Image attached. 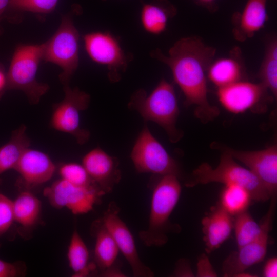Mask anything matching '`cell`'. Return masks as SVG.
I'll return each instance as SVG.
<instances>
[{
	"instance_id": "obj_19",
	"label": "cell",
	"mask_w": 277,
	"mask_h": 277,
	"mask_svg": "<svg viewBox=\"0 0 277 277\" xmlns=\"http://www.w3.org/2000/svg\"><path fill=\"white\" fill-rule=\"evenodd\" d=\"M238 47L230 51L229 56L213 60L209 65L207 77L217 88L242 80L244 65Z\"/></svg>"
},
{
	"instance_id": "obj_11",
	"label": "cell",
	"mask_w": 277,
	"mask_h": 277,
	"mask_svg": "<svg viewBox=\"0 0 277 277\" xmlns=\"http://www.w3.org/2000/svg\"><path fill=\"white\" fill-rule=\"evenodd\" d=\"M86 51L94 62L107 66L109 80L118 82L130 61L117 39L107 32H93L84 37Z\"/></svg>"
},
{
	"instance_id": "obj_2",
	"label": "cell",
	"mask_w": 277,
	"mask_h": 277,
	"mask_svg": "<svg viewBox=\"0 0 277 277\" xmlns=\"http://www.w3.org/2000/svg\"><path fill=\"white\" fill-rule=\"evenodd\" d=\"M155 175L148 226L138 236L145 245L160 247L167 242L169 233L180 230L171 223L169 217L179 200L182 187L179 177L175 175Z\"/></svg>"
},
{
	"instance_id": "obj_12",
	"label": "cell",
	"mask_w": 277,
	"mask_h": 277,
	"mask_svg": "<svg viewBox=\"0 0 277 277\" xmlns=\"http://www.w3.org/2000/svg\"><path fill=\"white\" fill-rule=\"evenodd\" d=\"M120 209L114 202L109 203L101 220L115 241L135 277H152L154 273L141 260L133 235L119 216Z\"/></svg>"
},
{
	"instance_id": "obj_39",
	"label": "cell",
	"mask_w": 277,
	"mask_h": 277,
	"mask_svg": "<svg viewBox=\"0 0 277 277\" xmlns=\"http://www.w3.org/2000/svg\"><path fill=\"white\" fill-rule=\"evenodd\" d=\"M0 182H1V180H0Z\"/></svg>"
},
{
	"instance_id": "obj_26",
	"label": "cell",
	"mask_w": 277,
	"mask_h": 277,
	"mask_svg": "<svg viewBox=\"0 0 277 277\" xmlns=\"http://www.w3.org/2000/svg\"><path fill=\"white\" fill-rule=\"evenodd\" d=\"M252 200L251 194L245 188L236 184H228L222 190L218 204L234 217L247 210Z\"/></svg>"
},
{
	"instance_id": "obj_16",
	"label": "cell",
	"mask_w": 277,
	"mask_h": 277,
	"mask_svg": "<svg viewBox=\"0 0 277 277\" xmlns=\"http://www.w3.org/2000/svg\"><path fill=\"white\" fill-rule=\"evenodd\" d=\"M26 187L47 182L53 176L56 167L50 157L40 150L27 148L14 169Z\"/></svg>"
},
{
	"instance_id": "obj_14",
	"label": "cell",
	"mask_w": 277,
	"mask_h": 277,
	"mask_svg": "<svg viewBox=\"0 0 277 277\" xmlns=\"http://www.w3.org/2000/svg\"><path fill=\"white\" fill-rule=\"evenodd\" d=\"M267 91L261 83L241 80L217 88L216 94L225 109L238 114L254 108L264 98Z\"/></svg>"
},
{
	"instance_id": "obj_29",
	"label": "cell",
	"mask_w": 277,
	"mask_h": 277,
	"mask_svg": "<svg viewBox=\"0 0 277 277\" xmlns=\"http://www.w3.org/2000/svg\"><path fill=\"white\" fill-rule=\"evenodd\" d=\"M58 0H10L8 9L18 11H28L48 14L55 8Z\"/></svg>"
},
{
	"instance_id": "obj_36",
	"label": "cell",
	"mask_w": 277,
	"mask_h": 277,
	"mask_svg": "<svg viewBox=\"0 0 277 277\" xmlns=\"http://www.w3.org/2000/svg\"><path fill=\"white\" fill-rule=\"evenodd\" d=\"M196 4L206 8L208 11L214 12L217 10V0H193Z\"/></svg>"
},
{
	"instance_id": "obj_32",
	"label": "cell",
	"mask_w": 277,
	"mask_h": 277,
	"mask_svg": "<svg viewBox=\"0 0 277 277\" xmlns=\"http://www.w3.org/2000/svg\"><path fill=\"white\" fill-rule=\"evenodd\" d=\"M197 276L200 277H215L217 274L212 267L208 256L201 254L197 259Z\"/></svg>"
},
{
	"instance_id": "obj_3",
	"label": "cell",
	"mask_w": 277,
	"mask_h": 277,
	"mask_svg": "<svg viewBox=\"0 0 277 277\" xmlns=\"http://www.w3.org/2000/svg\"><path fill=\"white\" fill-rule=\"evenodd\" d=\"M128 107L137 111L145 121H152L162 127L172 143L179 141L182 132L176 126L180 110L173 86L164 79L160 81L147 95L142 89L131 96Z\"/></svg>"
},
{
	"instance_id": "obj_27",
	"label": "cell",
	"mask_w": 277,
	"mask_h": 277,
	"mask_svg": "<svg viewBox=\"0 0 277 277\" xmlns=\"http://www.w3.org/2000/svg\"><path fill=\"white\" fill-rule=\"evenodd\" d=\"M234 217L233 229L238 248L252 242L261 233V224L256 223L247 210Z\"/></svg>"
},
{
	"instance_id": "obj_30",
	"label": "cell",
	"mask_w": 277,
	"mask_h": 277,
	"mask_svg": "<svg viewBox=\"0 0 277 277\" xmlns=\"http://www.w3.org/2000/svg\"><path fill=\"white\" fill-rule=\"evenodd\" d=\"M14 221L13 201L0 193V238L9 230Z\"/></svg>"
},
{
	"instance_id": "obj_38",
	"label": "cell",
	"mask_w": 277,
	"mask_h": 277,
	"mask_svg": "<svg viewBox=\"0 0 277 277\" xmlns=\"http://www.w3.org/2000/svg\"><path fill=\"white\" fill-rule=\"evenodd\" d=\"M10 0H0V17L8 9Z\"/></svg>"
},
{
	"instance_id": "obj_10",
	"label": "cell",
	"mask_w": 277,
	"mask_h": 277,
	"mask_svg": "<svg viewBox=\"0 0 277 277\" xmlns=\"http://www.w3.org/2000/svg\"><path fill=\"white\" fill-rule=\"evenodd\" d=\"M276 198L274 196L270 199L268 210L261 223L262 230L260 235L252 242L232 252L223 261L222 271L224 276H235L264 260L267 251L269 232L272 226Z\"/></svg>"
},
{
	"instance_id": "obj_9",
	"label": "cell",
	"mask_w": 277,
	"mask_h": 277,
	"mask_svg": "<svg viewBox=\"0 0 277 277\" xmlns=\"http://www.w3.org/2000/svg\"><path fill=\"white\" fill-rule=\"evenodd\" d=\"M43 195L53 207H65L74 214H82L91 211L105 194L97 186H78L61 179L45 188Z\"/></svg>"
},
{
	"instance_id": "obj_33",
	"label": "cell",
	"mask_w": 277,
	"mask_h": 277,
	"mask_svg": "<svg viewBox=\"0 0 277 277\" xmlns=\"http://www.w3.org/2000/svg\"><path fill=\"white\" fill-rule=\"evenodd\" d=\"M174 276H194L192 271L190 264L189 261L186 259H179L175 264V269L173 272Z\"/></svg>"
},
{
	"instance_id": "obj_31",
	"label": "cell",
	"mask_w": 277,
	"mask_h": 277,
	"mask_svg": "<svg viewBox=\"0 0 277 277\" xmlns=\"http://www.w3.org/2000/svg\"><path fill=\"white\" fill-rule=\"evenodd\" d=\"M26 267L23 263H10L0 259V277H16L25 274Z\"/></svg>"
},
{
	"instance_id": "obj_21",
	"label": "cell",
	"mask_w": 277,
	"mask_h": 277,
	"mask_svg": "<svg viewBox=\"0 0 277 277\" xmlns=\"http://www.w3.org/2000/svg\"><path fill=\"white\" fill-rule=\"evenodd\" d=\"M93 230L95 236L94 263L101 272L116 263L120 250L101 218L93 223Z\"/></svg>"
},
{
	"instance_id": "obj_20",
	"label": "cell",
	"mask_w": 277,
	"mask_h": 277,
	"mask_svg": "<svg viewBox=\"0 0 277 277\" xmlns=\"http://www.w3.org/2000/svg\"><path fill=\"white\" fill-rule=\"evenodd\" d=\"M176 14V8L167 0H155L143 5L141 21L145 31L159 35L166 30L168 21Z\"/></svg>"
},
{
	"instance_id": "obj_37",
	"label": "cell",
	"mask_w": 277,
	"mask_h": 277,
	"mask_svg": "<svg viewBox=\"0 0 277 277\" xmlns=\"http://www.w3.org/2000/svg\"><path fill=\"white\" fill-rule=\"evenodd\" d=\"M7 90V73L0 65V97Z\"/></svg>"
},
{
	"instance_id": "obj_22",
	"label": "cell",
	"mask_w": 277,
	"mask_h": 277,
	"mask_svg": "<svg viewBox=\"0 0 277 277\" xmlns=\"http://www.w3.org/2000/svg\"><path fill=\"white\" fill-rule=\"evenodd\" d=\"M14 220L24 229H31L39 221L42 211L40 200L28 191L21 192L13 201Z\"/></svg>"
},
{
	"instance_id": "obj_25",
	"label": "cell",
	"mask_w": 277,
	"mask_h": 277,
	"mask_svg": "<svg viewBox=\"0 0 277 277\" xmlns=\"http://www.w3.org/2000/svg\"><path fill=\"white\" fill-rule=\"evenodd\" d=\"M261 82L276 98L277 96V38L272 35L266 42L265 54L259 71Z\"/></svg>"
},
{
	"instance_id": "obj_18",
	"label": "cell",
	"mask_w": 277,
	"mask_h": 277,
	"mask_svg": "<svg viewBox=\"0 0 277 277\" xmlns=\"http://www.w3.org/2000/svg\"><path fill=\"white\" fill-rule=\"evenodd\" d=\"M234 217L219 204L201 221L205 250L209 254L219 248L231 235Z\"/></svg>"
},
{
	"instance_id": "obj_17",
	"label": "cell",
	"mask_w": 277,
	"mask_h": 277,
	"mask_svg": "<svg viewBox=\"0 0 277 277\" xmlns=\"http://www.w3.org/2000/svg\"><path fill=\"white\" fill-rule=\"evenodd\" d=\"M267 0H247L241 12L232 16V33L238 41L244 42L253 37L268 19Z\"/></svg>"
},
{
	"instance_id": "obj_1",
	"label": "cell",
	"mask_w": 277,
	"mask_h": 277,
	"mask_svg": "<svg viewBox=\"0 0 277 277\" xmlns=\"http://www.w3.org/2000/svg\"><path fill=\"white\" fill-rule=\"evenodd\" d=\"M216 52L215 48L193 36L177 41L167 56L159 49L151 53L152 57L169 67L184 95L185 105L195 106V115L204 122L213 120L220 113L219 109L209 103L207 96V72Z\"/></svg>"
},
{
	"instance_id": "obj_7",
	"label": "cell",
	"mask_w": 277,
	"mask_h": 277,
	"mask_svg": "<svg viewBox=\"0 0 277 277\" xmlns=\"http://www.w3.org/2000/svg\"><path fill=\"white\" fill-rule=\"evenodd\" d=\"M130 157L138 173L156 175L173 174L180 177L181 172L177 163L146 125L135 142Z\"/></svg>"
},
{
	"instance_id": "obj_35",
	"label": "cell",
	"mask_w": 277,
	"mask_h": 277,
	"mask_svg": "<svg viewBox=\"0 0 277 277\" xmlns=\"http://www.w3.org/2000/svg\"><path fill=\"white\" fill-rule=\"evenodd\" d=\"M104 277H125L126 274L121 270L117 263L111 267L100 273Z\"/></svg>"
},
{
	"instance_id": "obj_5",
	"label": "cell",
	"mask_w": 277,
	"mask_h": 277,
	"mask_svg": "<svg viewBox=\"0 0 277 277\" xmlns=\"http://www.w3.org/2000/svg\"><path fill=\"white\" fill-rule=\"evenodd\" d=\"M43 50L44 43L19 45L15 49L7 73V90L23 91L31 104L38 103L49 89L48 84L36 79Z\"/></svg>"
},
{
	"instance_id": "obj_23",
	"label": "cell",
	"mask_w": 277,
	"mask_h": 277,
	"mask_svg": "<svg viewBox=\"0 0 277 277\" xmlns=\"http://www.w3.org/2000/svg\"><path fill=\"white\" fill-rule=\"evenodd\" d=\"M30 144L26 127L22 125L13 132L10 140L0 147V174L14 169Z\"/></svg>"
},
{
	"instance_id": "obj_24",
	"label": "cell",
	"mask_w": 277,
	"mask_h": 277,
	"mask_svg": "<svg viewBox=\"0 0 277 277\" xmlns=\"http://www.w3.org/2000/svg\"><path fill=\"white\" fill-rule=\"evenodd\" d=\"M67 258L69 266L73 272V276H87L96 268L94 263L89 262L88 249L76 230H74L71 237Z\"/></svg>"
},
{
	"instance_id": "obj_13",
	"label": "cell",
	"mask_w": 277,
	"mask_h": 277,
	"mask_svg": "<svg viewBox=\"0 0 277 277\" xmlns=\"http://www.w3.org/2000/svg\"><path fill=\"white\" fill-rule=\"evenodd\" d=\"M224 150L244 164L260 180L270 197L277 194V146L256 151L225 147Z\"/></svg>"
},
{
	"instance_id": "obj_15",
	"label": "cell",
	"mask_w": 277,
	"mask_h": 277,
	"mask_svg": "<svg viewBox=\"0 0 277 277\" xmlns=\"http://www.w3.org/2000/svg\"><path fill=\"white\" fill-rule=\"evenodd\" d=\"M82 164L105 194L110 192L121 179L118 160L99 147L87 152Z\"/></svg>"
},
{
	"instance_id": "obj_28",
	"label": "cell",
	"mask_w": 277,
	"mask_h": 277,
	"mask_svg": "<svg viewBox=\"0 0 277 277\" xmlns=\"http://www.w3.org/2000/svg\"><path fill=\"white\" fill-rule=\"evenodd\" d=\"M59 174L61 179L76 186H97L92 180L82 164L76 163H65L60 167Z\"/></svg>"
},
{
	"instance_id": "obj_8",
	"label": "cell",
	"mask_w": 277,
	"mask_h": 277,
	"mask_svg": "<svg viewBox=\"0 0 277 277\" xmlns=\"http://www.w3.org/2000/svg\"><path fill=\"white\" fill-rule=\"evenodd\" d=\"M64 97L54 105L50 124L55 130L72 135L82 145L90 137L88 130L81 127L80 113L89 106L90 96L77 88L64 86Z\"/></svg>"
},
{
	"instance_id": "obj_6",
	"label": "cell",
	"mask_w": 277,
	"mask_h": 277,
	"mask_svg": "<svg viewBox=\"0 0 277 277\" xmlns=\"http://www.w3.org/2000/svg\"><path fill=\"white\" fill-rule=\"evenodd\" d=\"M79 34L71 14L62 16L60 26L53 36L44 43L43 60L58 66L62 69L59 78L64 86L76 71L79 62Z\"/></svg>"
},
{
	"instance_id": "obj_34",
	"label": "cell",
	"mask_w": 277,
	"mask_h": 277,
	"mask_svg": "<svg viewBox=\"0 0 277 277\" xmlns=\"http://www.w3.org/2000/svg\"><path fill=\"white\" fill-rule=\"evenodd\" d=\"M263 275L265 277L277 276V258L273 257L267 260L263 268Z\"/></svg>"
},
{
	"instance_id": "obj_4",
	"label": "cell",
	"mask_w": 277,
	"mask_h": 277,
	"mask_svg": "<svg viewBox=\"0 0 277 277\" xmlns=\"http://www.w3.org/2000/svg\"><path fill=\"white\" fill-rule=\"evenodd\" d=\"M220 183L236 184L247 189L252 200L265 202L270 197L258 177L248 168L239 165L228 152L224 150L217 167L204 163L193 170L185 186L192 187L199 184Z\"/></svg>"
}]
</instances>
